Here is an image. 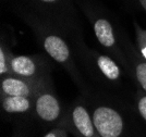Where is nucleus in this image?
<instances>
[{
  "label": "nucleus",
  "mask_w": 146,
  "mask_h": 137,
  "mask_svg": "<svg viewBox=\"0 0 146 137\" xmlns=\"http://www.w3.org/2000/svg\"><path fill=\"white\" fill-rule=\"evenodd\" d=\"M59 127L64 128L74 137H99L84 95L74 100L66 109Z\"/></svg>",
  "instance_id": "obj_5"
},
{
  "label": "nucleus",
  "mask_w": 146,
  "mask_h": 137,
  "mask_svg": "<svg viewBox=\"0 0 146 137\" xmlns=\"http://www.w3.org/2000/svg\"><path fill=\"white\" fill-rule=\"evenodd\" d=\"M24 20L34 32L45 54L64 69L83 95H88L90 89L81 75L74 58L78 45L83 40L81 35L71 34L59 25L40 20L35 15H24Z\"/></svg>",
  "instance_id": "obj_1"
},
{
  "label": "nucleus",
  "mask_w": 146,
  "mask_h": 137,
  "mask_svg": "<svg viewBox=\"0 0 146 137\" xmlns=\"http://www.w3.org/2000/svg\"><path fill=\"white\" fill-rule=\"evenodd\" d=\"M36 3L43 7H59L63 3H66L68 0H34Z\"/></svg>",
  "instance_id": "obj_15"
},
{
  "label": "nucleus",
  "mask_w": 146,
  "mask_h": 137,
  "mask_svg": "<svg viewBox=\"0 0 146 137\" xmlns=\"http://www.w3.org/2000/svg\"><path fill=\"white\" fill-rule=\"evenodd\" d=\"M1 110L3 114L13 118H27L33 116L34 102L31 97H13L1 96Z\"/></svg>",
  "instance_id": "obj_10"
},
{
  "label": "nucleus",
  "mask_w": 146,
  "mask_h": 137,
  "mask_svg": "<svg viewBox=\"0 0 146 137\" xmlns=\"http://www.w3.org/2000/svg\"><path fill=\"white\" fill-rule=\"evenodd\" d=\"M134 32H135V42L136 48L141 54L146 59V30L141 27L136 22H134Z\"/></svg>",
  "instance_id": "obj_13"
},
{
  "label": "nucleus",
  "mask_w": 146,
  "mask_h": 137,
  "mask_svg": "<svg viewBox=\"0 0 146 137\" xmlns=\"http://www.w3.org/2000/svg\"><path fill=\"white\" fill-rule=\"evenodd\" d=\"M119 38L128 60L130 68L129 75L135 81L139 88L146 93V59L124 34H119Z\"/></svg>",
  "instance_id": "obj_9"
},
{
  "label": "nucleus",
  "mask_w": 146,
  "mask_h": 137,
  "mask_svg": "<svg viewBox=\"0 0 146 137\" xmlns=\"http://www.w3.org/2000/svg\"><path fill=\"white\" fill-rule=\"evenodd\" d=\"M134 108L146 124V93L140 88L136 90L134 95Z\"/></svg>",
  "instance_id": "obj_12"
},
{
  "label": "nucleus",
  "mask_w": 146,
  "mask_h": 137,
  "mask_svg": "<svg viewBox=\"0 0 146 137\" xmlns=\"http://www.w3.org/2000/svg\"><path fill=\"white\" fill-rule=\"evenodd\" d=\"M88 19L99 45L104 48L106 54L118 61L120 66L124 69V71L129 73L130 68L128 60L121 46L119 35H117L111 22L107 18L102 15H96L94 13L88 14Z\"/></svg>",
  "instance_id": "obj_6"
},
{
  "label": "nucleus",
  "mask_w": 146,
  "mask_h": 137,
  "mask_svg": "<svg viewBox=\"0 0 146 137\" xmlns=\"http://www.w3.org/2000/svg\"><path fill=\"white\" fill-rule=\"evenodd\" d=\"M137 2L141 6V8L146 12V0H137Z\"/></svg>",
  "instance_id": "obj_16"
},
{
  "label": "nucleus",
  "mask_w": 146,
  "mask_h": 137,
  "mask_svg": "<svg viewBox=\"0 0 146 137\" xmlns=\"http://www.w3.org/2000/svg\"><path fill=\"white\" fill-rule=\"evenodd\" d=\"M34 112L33 116L42 125L57 127L63 120L66 109L60 98L56 94L52 78L47 79L33 97Z\"/></svg>",
  "instance_id": "obj_4"
},
{
  "label": "nucleus",
  "mask_w": 146,
  "mask_h": 137,
  "mask_svg": "<svg viewBox=\"0 0 146 137\" xmlns=\"http://www.w3.org/2000/svg\"><path fill=\"white\" fill-rule=\"evenodd\" d=\"M76 56L94 81L109 88L120 87L124 69L109 54L88 48L82 40L76 47Z\"/></svg>",
  "instance_id": "obj_3"
},
{
  "label": "nucleus",
  "mask_w": 146,
  "mask_h": 137,
  "mask_svg": "<svg viewBox=\"0 0 146 137\" xmlns=\"http://www.w3.org/2000/svg\"><path fill=\"white\" fill-rule=\"evenodd\" d=\"M12 57V51L2 40L1 42V47H0V75L1 76H6V75L11 74L10 63H11Z\"/></svg>",
  "instance_id": "obj_11"
},
{
  "label": "nucleus",
  "mask_w": 146,
  "mask_h": 137,
  "mask_svg": "<svg viewBox=\"0 0 146 137\" xmlns=\"http://www.w3.org/2000/svg\"><path fill=\"white\" fill-rule=\"evenodd\" d=\"M51 78V76L43 79H30L20 77L17 75L1 76L0 81V96H13V97H31L33 98L44 83Z\"/></svg>",
  "instance_id": "obj_8"
},
{
  "label": "nucleus",
  "mask_w": 146,
  "mask_h": 137,
  "mask_svg": "<svg viewBox=\"0 0 146 137\" xmlns=\"http://www.w3.org/2000/svg\"><path fill=\"white\" fill-rule=\"evenodd\" d=\"M85 97L99 137H146L139 113L133 115L107 96L90 93Z\"/></svg>",
  "instance_id": "obj_2"
},
{
  "label": "nucleus",
  "mask_w": 146,
  "mask_h": 137,
  "mask_svg": "<svg viewBox=\"0 0 146 137\" xmlns=\"http://www.w3.org/2000/svg\"><path fill=\"white\" fill-rule=\"evenodd\" d=\"M68 131H66L64 128L62 127H52L48 133H46L44 137H68Z\"/></svg>",
  "instance_id": "obj_14"
},
{
  "label": "nucleus",
  "mask_w": 146,
  "mask_h": 137,
  "mask_svg": "<svg viewBox=\"0 0 146 137\" xmlns=\"http://www.w3.org/2000/svg\"><path fill=\"white\" fill-rule=\"evenodd\" d=\"M11 74L30 79H43L51 76L52 62L47 54H13L11 63Z\"/></svg>",
  "instance_id": "obj_7"
}]
</instances>
